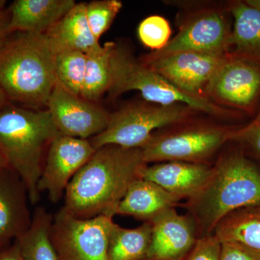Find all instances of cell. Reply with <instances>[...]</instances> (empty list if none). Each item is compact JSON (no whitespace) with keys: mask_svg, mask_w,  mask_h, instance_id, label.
Here are the masks:
<instances>
[{"mask_svg":"<svg viewBox=\"0 0 260 260\" xmlns=\"http://www.w3.org/2000/svg\"><path fill=\"white\" fill-rule=\"evenodd\" d=\"M147 165L141 148L109 145L97 149L68 184L63 208L78 218H113Z\"/></svg>","mask_w":260,"mask_h":260,"instance_id":"6da1fadb","label":"cell"},{"mask_svg":"<svg viewBox=\"0 0 260 260\" xmlns=\"http://www.w3.org/2000/svg\"><path fill=\"white\" fill-rule=\"evenodd\" d=\"M219 154L199 191L181 203L194 220L198 238L213 234L219 222L236 210L260 205V170L236 145Z\"/></svg>","mask_w":260,"mask_h":260,"instance_id":"7a4b0ae2","label":"cell"},{"mask_svg":"<svg viewBox=\"0 0 260 260\" xmlns=\"http://www.w3.org/2000/svg\"><path fill=\"white\" fill-rule=\"evenodd\" d=\"M56 83L54 56L45 34L12 32L0 45V87L10 103L47 108Z\"/></svg>","mask_w":260,"mask_h":260,"instance_id":"3957f363","label":"cell"},{"mask_svg":"<svg viewBox=\"0 0 260 260\" xmlns=\"http://www.w3.org/2000/svg\"><path fill=\"white\" fill-rule=\"evenodd\" d=\"M59 135L47 109L11 103L0 108V153L25 183L32 205L40 199L38 186L48 149Z\"/></svg>","mask_w":260,"mask_h":260,"instance_id":"277c9868","label":"cell"},{"mask_svg":"<svg viewBox=\"0 0 260 260\" xmlns=\"http://www.w3.org/2000/svg\"><path fill=\"white\" fill-rule=\"evenodd\" d=\"M112 81L109 95L115 98L131 90L139 91L146 102L160 105L182 104L197 112L221 119H239L241 113L214 104L209 99L181 91L156 72L145 66L125 48L115 44L111 56Z\"/></svg>","mask_w":260,"mask_h":260,"instance_id":"5b68a950","label":"cell"},{"mask_svg":"<svg viewBox=\"0 0 260 260\" xmlns=\"http://www.w3.org/2000/svg\"><path fill=\"white\" fill-rule=\"evenodd\" d=\"M189 121L155 132L141 148L145 161L210 164L229 143L237 126Z\"/></svg>","mask_w":260,"mask_h":260,"instance_id":"8992f818","label":"cell"},{"mask_svg":"<svg viewBox=\"0 0 260 260\" xmlns=\"http://www.w3.org/2000/svg\"><path fill=\"white\" fill-rule=\"evenodd\" d=\"M195 113L182 104L133 103L111 114L107 129L88 140L95 150L109 145L141 148L155 132L189 121Z\"/></svg>","mask_w":260,"mask_h":260,"instance_id":"52a82bcc","label":"cell"},{"mask_svg":"<svg viewBox=\"0 0 260 260\" xmlns=\"http://www.w3.org/2000/svg\"><path fill=\"white\" fill-rule=\"evenodd\" d=\"M112 217L83 219L61 208L53 216L51 237L58 260H107Z\"/></svg>","mask_w":260,"mask_h":260,"instance_id":"ba28073f","label":"cell"},{"mask_svg":"<svg viewBox=\"0 0 260 260\" xmlns=\"http://www.w3.org/2000/svg\"><path fill=\"white\" fill-rule=\"evenodd\" d=\"M206 97L220 107L254 116L260 107V63L227 54L208 85Z\"/></svg>","mask_w":260,"mask_h":260,"instance_id":"9c48e42d","label":"cell"},{"mask_svg":"<svg viewBox=\"0 0 260 260\" xmlns=\"http://www.w3.org/2000/svg\"><path fill=\"white\" fill-rule=\"evenodd\" d=\"M228 14V10L218 8H205L191 13L164 49L152 51L142 60L184 51L225 55L232 30Z\"/></svg>","mask_w":260,"mask_h":260,"instance_id":"30bf717a","label":"cell"},{"mask_svg":"<svg viewBox=\"0 0 260 260\" xmlns=\"http://www.w3.org/2000/svg\"><path fill=\"white\" fill-rule=\"evenodd\" d=\"M95 151L88 140L58 135L48 149L38 186L39 192L47 191L51 203H59L70 181Z\"/></svg>","mask_w":260,"mask_h":260,"instance_id":"8fae6325","label":"cell"},{"mask_svg":"<svg viewBox=\"0 0 260 260\" xmlns=\"http://www.w3.org/2000/svg\"><path fill=\"white\" fill-rule=\"evenodd\" d=\"M225 56L184 51L140 61L184 93L207 99L208 85Z\"/></svg>","mask_w":260,"mask_h":260,"instance_id":"7c38bea8","label":"cell"},{"mask_svg":"<svg viewBox=\"0 0 260 260\" xmlns=\"http://www.w3.org/2000/svg\"><path fill=\"white\" fill-rule=\"evenodd\" d=\"M47 109L59 133L89 140L107 129L111 114L93 102L74 95L56 83Z\"/></svg>","mask_w":260,"mask_h":260,"instance_id":"4fadbf2b","label":"cell"},{"mask_svg":"<svg viewBox=\"0 0 260 260\" xmlns=\"http://www.w3.org/2000/svg\"><path fill=\"white\" fill-rule=\"evenodd\" d=\"M150 223L151 238L144 260H186L198 239L192 218L170 208Z\"/></svg>","mask_w":260,"mask_h":260,"instance_id":"5bb4252c","label":"cell"},{"mask_svg":"<svg viewBox=\"0 0 260 260\" xmlns=\"http://www.w3.org/2000/svg\"><path fill=\"white\" fill-rule=\"evenodd\" d=\"M28 189L9 167L0 170V249L7 247L28 231L32 217Z\"/></svg>","mask_w":260,"mask_h":260,"instance_id":"9a60e30c","label":"cell"},{"mask_svg":"<svg viewBox=\"0 0 260 260\" xmlns=\"http://www.w3.org/2000/svg\"><path fill=\"white\" fill-rule=\"evenodd\" d=\"M212 165L180 161L146 166L141 179L155 183L179 201L196 194L209 177Z\"/></svg>","mask_w":260,"mask_h":260,"instance_id":"2e32d148","label":"cell"},{"mask_svg":"<svg viewBox=\"0 0 260 260\" xmlns=\"http://www.w3.org/2000/svg\"><path fill=\"white\" fill-rule=\"evenodd\" d=\"M75 5L74 0H15L8 8L10 32L45 34Z\"/></svg>","mask_w":260,"mask_h":260,"instance_id":"e0dca14e","label":"cell"},{"mask_svg":"<svg viewBox=\"0 0 260 260\" xmlns=\"http://www.w3.org/2000/svg\"><path fill=\"white\" fill-rule=\"evenodd\" d=\"M86 3L76 5L45 35L54 56L66 51L88 54L102 47L94 37L87 20Z\"/></svg>","mask_w":260,"mask_h":260,"instance_id":"ac0fdd59","label":"cell"},{"mask_svg":"<svg viewBox=\"0 0 260 260\" xmlns=\"http://www.w3.org/2000/svg\"><path fill=\"white\" fill-rule=\"evenodd\" d=\"M180 201L160 186L143 179H137L128 188L116 208V215H129L150 222L164 210L180 206Z\"/></svg>","mask_w":260,"mask_h":260,"instance_id":"d6986e66","label":"cell"},{"mask_svg":"<svg viewBox=\"0 0 260 260\" xmlns=\"http://www.w3.org/2000/svg\"><path fill=\"white\" fill-rule=\"evenodd\" d=\"M234 24L228 54L260 63V12L244 1H234L227 8Z\"/></svg>","mask_w":260,"mask_h":260,"instance_id":"ffe728a7","label":"cell"},{"mask_svg":"<svg viewBox=\"0 0 260 260\" xmlns=\"http://www.w3.org/2000/svg\"><path fill=\"white\" fill-rule=\"evenodd\" d=\"M213 234L221 242L240 243L260 251V205L229 214L219 222Z\"/></svg>","mask_w":260,"mask_h":260,"instance_id":"44dd1931","label":"cell"},{"mask_svg":"<svg viewBox=\"0 0 260 260\" xmlns=\"http://www.w3.org/2000/svg\"><path fill=\"white\" fill-rule=\"evenodd\" d=\"M53 216L44 207H38L26 232L17 239L23 260H58L51 237Z\"/></svg>","mask_w":260,"mask_h":260,"instance_id":"7402d4cb","label":"cell"},{"mask_svg":"<svg viewBox=\"0 0 260 260\" xmlns=\"http://www.w3.org/2000/svg\"><path fill=\"white\" fill-rule=\"evenodd\" d=\"M151 231L150 222L135 229H125L114 222L108 241L107 260H144Z\"/></svg>","mask_w":260,"mask_h":260,"instance_id":"603a6c76","label":"cell"},{"mask_svg":"<svg viewBox=\"0 0 260 260\" xmlns=\"http://www.w3.org/2000/svg\"><path fill=\"white\" fill-rule=\"evenodd\" d=\"M115 43L107 42L100 49L86 54V70L80 96L96 102L108 93L112 81L111 56Z\"/></svg>","mask_w":260,"mask_h":260,"instance_id":"cb8c5ba5","label":"cell"},{"mask_svg":"<svg viewBox=\"0 0 260 260\" xmlns=\"http://www.w3.org/2000/svg\"><path fill=\"white\" fill-rule=\"evenodd\" d=\"M86 54L80 51H66L54 56L56 83L74 95H80L86 70Z\"/></svg>","mask_w":260,"mask_h":260,"instance_id":"d4e9b609","label":"cell"},{"mask_svg":"<svg viewBox=\"0 0 260 260\" xmlns=\"http://www.w3.org/2000/svg\"><path fill=\"white\" fill-rule=\"evenodd\" d=\"M122 6L119 0H94L86 3L85 13L89 27L99 42L110 28Z\"/></svg>","mask_w":260,"mask_h":260,"instance_id":"484cf974","label":"cell"},{"mask_svg":"<svg viewBox=\"0 0 260 260\" xmlns=\"http://www.w3.org/2000/svg\"><path fill=\"white\" fill-rule=\"evenodd\" d=\"M229 143L240 149L260 170V107L252 120L236 126L231 133Z\"/></svg>","mask_w":260,"mask_h":260,"instance_id":"4316f807","label":"cell"},{"mask_svg":"<svg viewBox=\"0 0 260 260\" xmlns=\"http://www.w3.org/2000/svg\"><path fill=\"white\" fill-rule=\"evenodd\" d=\"M138 37L142 44L153 51L161 50L171 40L172 29L167 19L160 15H150L140 23Z\"/></svg>","mask_w":260,"mask_h":260,"instance_id":"83f0119b","label":"cell"},{"mask_svg":"<svg viewBox=\"0 0 260 260\" xmlns=\"http://www.w3.org/2000/svg\"><path fill=\"white\" fill-rule=\"evenodd\" d=\"M221 242L214 234L198 238L186 260H220Z\"/></svg>","mask_w":260,"mask_h":260,"instance_id":"f1b7e54d","label":"cell"},{"mask_svg":"<svg viewBox=\"0 0 260 260\" xmlns=\"http://www.w3.org/2000/svg\"><path fill=\"white\" fill-rule=\"evenodd\" d=\"M220 260H260V251L240 243L221 242Z\"/></svg>","mask_w":260,"mask_h":260,"instance_id":"f546056e","label":"cell"},{"mask_svg":"<svg viewBox=\"0 0 260 260\" xmlns=\"http://www.w3.org/2000/svg\"><path fill=\"white\" fill-rule=\"evenodd\" d=\"M0 260H23L17 239L10 246L0 249Z\"/></svg>","mask_w":260,"mask_h":260,"instance_id":"4dcf8cb0","label":"cell"},{"mask_svg":"<svg viewBox=\"0 0 260 260\" xmlns=\"http://www.w3.org/2000/svg\"><path fill=\"white\" fill-rule=\"evenodd\" d=\"M10 13L8 8L0 9V45L10 35Z\"/></svg>","mask_w":260,"mask_h":260,"instance_id":"1f68e13d","label":"cell"},{"mask_svg":"<svg viewBox=\"0 0 260 260\" xmlns=\"http://www.w3.org/2000/svg\"><path fill=\"white\" fill-rule=\"evenodd\" d=\"M244 3L252 8L253 9L260 12V0H245Z\"/></svg>","mask_w":260,"mask_h":260,"instance_id":"d6a6232c","label":"cell"},{"mask_svg":"<svg viewBox=\"0 0 260 260\" xmlns=\"http://www.w3.org/2000/svg\"><path fill=\"white\" fill-rule=\"evenodd\" d=\"M9 102L8 98L5 95V92L3 91V89L0 87V108L4 107L5 105L8 104Z\"/></svg>","mask_w":260,"mask_h":260,"instance_id":"836d02e7","label":"cell"},{"mask_svg":"<svg viewBox=\"0 0 260 260\" xmlns=\"http://www.w3.org/2000/svg\"><path fill=\"white\" fill-rule=\"evenodd\" d=\"M5 167H8L7 165V162L5 161L4 157L3 156L1 153H0V170L4 169Z\"/></svg>","mask_w":260,"mask_h":260,"instance_id":"e575fe53","label":"cell"},{"mask_svg":"<svg viewBox=\"0 0 260 260\" xmlns=\"http://www.w3.org/2000/svg\"><path fill=\"white\" fill-rule=\"evenodd\" d=\"M6 1L5 0H0V9H4Z\"/></svg>","mask_w":260,"mask_h":260,"instance_id":"d590c367","label":"cell"}]
</instances>
